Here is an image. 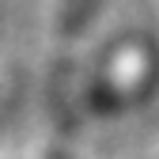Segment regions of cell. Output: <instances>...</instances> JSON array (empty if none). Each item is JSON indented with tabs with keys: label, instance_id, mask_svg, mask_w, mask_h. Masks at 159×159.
<instances>
[{
	"label": "cell",
	"instance_id": "6da1fadb",
	"mask_svg": "<svg viewBox=\"0 0 159 159\" xmlns=\"http://www.w3.org/2000/svg\"><path fill=\"white\" fill-rule=\"evenodd\" d=\"M95 4H98V0H65V15H61V23H65V30L80 34V30H84V23L91 19Z\"/></svg>",
	"mask_w": 159,
	"mask_h": 159
}]
</instances>
